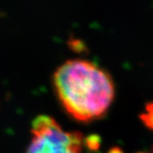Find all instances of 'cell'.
<instances>
[{
	"label": "cell",
	"mask_w": 153,
	"mask_h": 153,
	"mask_svg": "<svg viewBox=\"0 0 153 153\" xmlns=\"http://www.w3.org/2000/svg\"><path fill=\"white\" fill-rule=\"evenodd\" d=\"M107 153H124L119 147H112L110 149Z\"/></svg>",
	"instance_id": "cell-5"
},
{
	"label": "cell",
	"mask_w": 153,
	"mask_h": 153,
	"mask_svg": "<svg viewBox=\"0 0 153 153\" xmlns=\"http://www.w3.org/2000/svg\"><path fill=\"white\" fill-rule=\"evenodd\" d=\"M53 83L60 103L74 119L89 122L103 117L115 87L107 71L82 59H70L56 68Z\"/></svg>",
	"instance_id": "cell-1"
},
{
	"label": "cell",
	"mask_w": 153,
	"mask_h": 153,
	"mask_svg": "<svg viewBox=\"0 0 153 153\" xmlns=\"http://www.w3.org/2000/svg\"><path fill=\"white\" fill-rule=\"evenodd\" d=\"M150 153H153V149L152 150V151H151V152H150Z\"/></svg>",
	"instance_id": "cell-6"
},
{
	"label": "cell",
	"mask_w": 153,
	"mask_h": 153,
	"mask_svg": "<svg viewBox=\"0 0 153 153\" xmlns=\"http://www.w3.org/2000/svg\"><path fill=\"white\" fill-rule=\"evenodd\" d=\"M33 139L26 153H82L81 132L65 131L49 115H38L32 122Z\"/></svg>",
	"instance_id": "cell-2"
},
{
	"label": "cell",
	"mask_w": 153,
	"mask_h": 153,
	"mask_svg": "<svg viewBox=\"0 0 153 153\" xmlns=\"http://www.w3.org/2000/svg\"><path fill=\"white\" fill-rule=\"evenodd\" d=\"M140 118L147 128L153 130V102L146 104V111L140 115Z\"/></svg>",
	"instance_id": "cell-3"
},
{
	"label": "cell",
	"mask_w": 153,
	"mask_h": 153,
	"mask_svg": "<svg viewBox=\"0 0 153 153\" xmlns=\"http://www.w3.org/2000/svg\"><path fill=\"white\" fill-rule=\"evenodd\" d=\"M83 142L85 143L86 146L91 151L98 150L100 146V137L97 134H89L86 138H84Z\"/></svg>",
	"instance_id": "cell-4"
}]
</instances>
